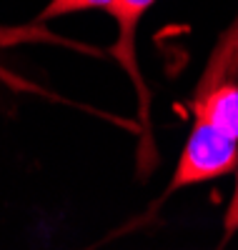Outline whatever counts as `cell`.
I'll use <instances>...</instances> for the list:
<instances>
[{"label":"cell","mask_w":238,"mask_h":250,"mask_svg":"<svg viewBox=\"0 0 238 250\" xmlns=\"http://www.w3.org/2000/svg\"><path fill=\"white\" fill-rule=\"evenodd\" d=\"M238 165V140L206 120H196L183 145L178 168L173 173L170 190L221 178Z\"/></svg>","instance_id":"cell-1"},{"label":"cell","mask_w":238,"mask_h":250,"mask_svg":"<svg viewBox=\"0 0 238 250\" xmlns=\"http://www.w3.org/2000/svg\"><path fill=\"white\" fill-rule=\"evenodd\" d=\"M156 0H113L108 13L116 18L118 23V40L113 45V55L118 60V65L131 75L133 88L138 93V110H141V130H143V145L138 148V163L141 173L145 175L150 170V160H153V150H150V118H148V103L150 93L145 88V80L138 68V53H136V38H138V25L143 15L150 10Z\"/></svg>","instance_id":"cell-2"},{"label":"cell","mask_w":238,"mask_h":250,"mask_svg":"<svg viewBox=\"0 0 238 250\" xmlns=\"http://www.w3.org/2000/svg\"><path fill=\"white\" fill-rule=\"evenodd\" d=\"M190 108L196 120H206L238 140V80L218 85L203 95H193Z\"/></svg>","instance_id":"cell-3"},{"label":"cell","mask_w":238,"mask_h":250,"mask_svg":"<svg viewBox=\"0 0 238 250\" xmlns=\"http://www.w3.org/2000/svg\"><path fill=\"white\" fill-rule=\"evenodd\" d=\"M236 80H238V15L228 25V30L218 38L193 95H203L213 88L226 85V83H236Z\"/></svg>","instance_id":"cell-4"},{"label":"cell","mask_w":238,"mask_h":250,"mask_svg":"<svg viewBox=\"0 0 238 250\" xmlns=\"http://www.w3.org/2000/svg\"><path fill=\"white\" fill-rule=\"evenodd\" d=\"M113 0H50L43 8L40 20H50V18H60V15H71V13H83V10H95L103 8L108 10Z\"/></svg>","instance_id":"cell-5"},{"label":"cell","mask_w":238,"mask_h":250,"mask_svg":"<svg viewBox=\"0 0 238 250\" xmlns=\"http://www.w3.org/2000/svg\"><path fill=\"white\" fill-rule=\"evenodd\" d=\"M233 233H238V165H236V188L223 215V243H228Z\"/></svg>","instance_id":"cell-6"}]
</instances>
